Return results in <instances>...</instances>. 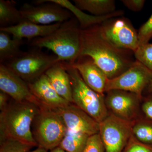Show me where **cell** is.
<instances>
[{
	"mask_svg": "<svg viewBox=\"0 0 152 152\" xmlns=\"http://www.w3.org/2000/svg\"><path fill=\"white\" fill-rule=\"evenodd\" d=\"M73 1L78 8L96 16L105 15L116 11L115 2L113 0H74Z\"/></svg>",
	"mask_w": 152,
	"mask_h": 152,
	"instance_id": "20",
	"label": "cell"
},
{
	"mask_svg": "<svg viewBox=\"0 0 152 152\" xmlns=\"http://www.w3.org/2000/svg\"><path fill=\"white\" fill-rule=\"evenodd\" d=\"M45 75L57 93L69 102L72 103L70 79L64 63H56L49 68Z\"/></svg>",
	"mask_w": 152,
	"mask_h": 152,
	"instance_id": "18",
	"label": "cell"
},
{
	"mask_svg": "<svg viewBox=\"0 0 152 152\" xmlns=\"http://www.w3.org/2000/svg\"><path fill=\"white\" fill-rule=\"evenodd\" d=\"M152 91V80L151 81L149 85L147 87L145 91Z\"/></svg>",
	"mask_w": 152,
	"mask_h": 152,
	"instance_id": "34",
	"label": "cell"
},
{
	"mask_svg": "<svg viewBox=\"0 0 152 152\" xmlns=\"http://www.w3.org/2000/svg\"><path fill=\"white\" fill-rule=\"evenodd\" d=\"M99 25L81 29L80 57L91 58L108 79L114 78L127 70L135 61L128 55L131 51L117 48L105 40L100 34Z\"/></svg>",
	"mask_w": 152,
	"mask_h": 152,
	"instance_id": "1",
	"label": "cell"
},
{
	"mask_svg": "<svg viewBox=\"0 0 152 152\" xmlns=\"http://www.w3.org/2000/svg\"><path fill=\"white\" fill-rule=\"evenodd\" d=\"M141 118L152 121V91L144 92L140 104Z\"/></svg>",
	"mask_w": 152,
	"mask_h": 152,
	"instance_id": "26",
	"label": "cell"
},
{
	"mask_svg": "<svg viewBox=\"0 0 152 152\" xmlns=\"http://www.w3.org/2000/svg\"><path fill=\"white\" fill-rule=\"evenodd\" d=\"M62 23H56L48 25L38 24L24 20L15 26L0 28V31L12 35L13 37L31 40L50 34L59 28Z\"/></svg>",
	"mask_w": 152,
	"mask_h": 152,
	"instance_id": "16",
	"label": "cell"
},
{
	"mask_svg": "<svg viewBox=\"0 0 152 152\" xmlns=\"http://www.w3.org/2000/svg\"><path fill=\"white\" fill-rule=\"evenodd\" d=\"M89 137L83 133L67 129L58 147L67 152H83Z\"/></svg>",
	"mask_w": 152,
	"mask_h": 152,
	"instance_id": "22",
	"label": "cell"
},
{
	"mask_svg": "<svg viewBox=\"0 0 152 152\" xmlns=\"http://www.w3.org/2000/svg\"><path fill=\"white\" fill-rule=\"evenodd\" d=\"M24 19L38 24L63 23L72 18V14L61 6L50 2L34 5L25 3L20 9Z\"/></svg>",
	"mask_w": 152,
	"mask_h": 152,
	"instance_id": "11",
	"label": "cell"
},
{
	"mask_svg": "<svg viewBox=\"0 0 152 152\" xmlns=\"http://www.w3.org/2000/svg\"><path fill=\"white\" fill-rule=\"evenodd\" d=\"M0 90L15 102L30 103L39 108L45 107L31 91L27 83L4 64H0Z\"/></svg>",
	"mask_w": 152,
	"mask_h": 152,
	"instance_id": "12",
	"label": "cell"
},
{
	"mask_svg": "<svg viewBox=\"0 0 152 152\" xmlns=\"http://www.w3.org/2000/svg\"><path fill=\"white\" fill-rule=\"evenodd\" d=\"M32 127V132L38 147L48 151L59 145L67 130L58 114L46 107L40 108Z\"/></svg>",
	"mask_w": 152,
	"mask_h": 152,
	"instance_id": "5",
	"label": "cell"
},
{
	"mask_svg": "<svg viewBox=\"0 0 152 152\" xmlns=\"http://www.w3.org/2000/svg\"><path fill=\"white\" fill-rule=\"evenodd\" d=\"M33 147L29 144L12 139L0 141V152H27Z\"/></svg>",
	"mask_w": 152,
	"mask_h": 152,
	"instance_id": "24",
	"label": "cell"
},
{
	"mask_svg": "<svg viewBox=\"0 0 152 152\" xmlns=\"http://www.w3.org/2000/svg\"><path fill=\"white\" fill-rule=\"evenodd\" d=\"M45 2L57 4L69 11L76 17L81 29H84L95 25L101 24L109 19L121 16L124 14L123 11L118 10L112 13L100 16H96L93 15H91L86 13L68 0H37L34 2L35 4Z\"/></svg>",
	"mask_w": 152,
	"mask_h": 152,
	"instance_id": "17",
	"label": "cell"
},
{
	"mask_svg": "<svg viewBox=\"0 0 152 152\" xmlns=\"http://www.w3.org/2000/svg\"><path fill=\"white\" fill-rule=\"evenodd\" d=\"M48 150L44 148H41V147H38L36 149L33 150V151H30L27 152H48Z\"/></svg>",
	"mask_w": 152,
	"mask_h": 152,
	"instance_id": "32",
	"label": "cell"
},
{
	"mask_svg": "<svg viewBox=\"0 0 152 152\" xmlns=\"http://www.w3.org/2000/svg\"><path fill=\"white\" fill-rule=\"evenodd\" d=\"M99 28L102 37L115 48L134 53L138 48V32L128 19L112 18L99 25Z\"/></svg>",
	"mask_w": 152,
	"mask_h": 152,
	"instance_id": "7",
	"label": "cell"
},
{
	"mask_svg": "<svg viewBox=\"0 0 152 152\" xmlns=\"http://www.w3.org/2000/svg\"><path fill=\"white\" fill-rule=\"evenodd\" d=\"M53 110L58 114L68 130L90 137L99 134V123L74 104Z\"/></svg>",
	"mask_w": 152,
	"mask_h": 152,
	"instance_id": "13",
	"label": "cell"
},
{
	"mask_svg": "<svg viewBox=\"0 0 152 152\" xmlns=\"http://www.w3.org/2000/svg\"><path fill=\"white\" fill-rule=\"evenodd\" d=\"M9 96L6 93L1 91L0 92V110L2 111L7 107L9 104Z\"/></svg>",
	"mask_w": 152,
	"mask_h": 152,
	"instance_id": "31",
	"label": "cell"
},
{
	"mask_svg": "<svg viewBox=\"0 0 152 152\" xmlns=\"http://www.w3.org/2000/svg\"><path fill=\"white\" fill-rule=\"evenodd\" d=\"M122 2L129 10L134 12L141 10L145 5V0H122Z\"/></svg>",
	"mask_w": 152,
	"mask_h": 152,
	"instance_id": "30",
	"label": "cell"
},
{
	"mask_svg": "<svg viewBox=\"0 0 152 152\" xmlns=\"http://www.w3.org/2000/svg\"><path fill=\"white\" fill-rule=\"evenodd\" d=\"M106 93L105 103L109 112L129 121H135L141 118L142 97L120 90H110Z\"/></svg>",
	"mask_w": 152,
	"mask_h": 152,
	"instance_id": "10",
	"label": "cell"
},
{
	"mask_svg": "<svg viewBox=\"0 0 152 152\" xmlns=\"http://www.w3.org/2000/svg\"><path fill=\"white\" fill-rule=\"evenodd\" d=\"M134 122L122 119L109 112L99 123V135L105 152H122L132 135Z\"/></svg>",
	"mask_w": 152,
	"mask_h": 152,
	"instance_id": "8",
	"label": "cell"
},
{
	"mask_svg": "<svg viewBox=\"0 0 152 152\" xmlns=\"http://www.w3.org/2000/svg\"><path fill=\"white\" fill-rule=\"evenodd\" d=\"M23 39L13 37L8 33L0 31V63L4 64L22 54Z\"/></svg>",
	"mask_w": 152,
	"mask_h": 152,
	"instance_id": "19",
	"label": "cell"
},
{
	"mask_svg": "<svg viewBox=\"0 0 152 152\" xmlns=\"http://www.w3.org/2000/svg\"><path fill=\"white\" fill-rule=\"evenodd\" d=\"M83 152H105L99 134L90 136Z\"/></svg>",
	"mask_w": 152,
	"mask_h": 152,
	"instance_id": "29",
	"label": "cell"
},
{
	"mask_svg": "<svg viewBox=\"0 0 152 152\" xmlns=\"http://www.w3.org/2000/svg\"><path fill=\"white\" fill-rule=\"evenodd\" d=\"M39 107L30 103H9L0 113V141L12 139L38 146L32 132V125Z\"/></svg>",
	"mask_w": 152,
	"mask_h": 152,
	"instance_id": "2",
	"label": "cell"
},
{
	"mask_svg": "<svg viewBox=\"0 0 152 152\" xmlns=\"http://www.w3.org/2000/svg\"><path fill=\"white\" fill-rule=\"evenodd\" d=\"M27 84L31 93L45 107L55 109L71 103L57 93L45 74L34 81Z\"/></svg>",
	"mask_w": 152,
	"mask_h": 152,
	"instance_id": "15",
	"label": "cell"
},
{
	"mask_svg": "<svg viewBox=\"0 0 152 152\" xmlns=\"http://www.w3.org/2000/svg\"><path fill=\"white\" fill-rule=\"evenodd\" d=\"M77 22L72 17L50 34L30 41V45L50 50L57 57V62L73 64L81 50V29Z\"/></svg>",
	"mask_w": 152,
	"mask_h": 152,
	"instance_id": "3",
	"label": "cell"
},
{
	"mask_svg": "<svg viewBox=\"0 0 152 152\" xmlns=\"http://www.w3.org/2000/svg\"><path fill=\"white\" fill-rule=\"evenodd\" d=\"M70 64L77 70L87 86L96 92L104 94L108 79L91 58L83 60V57H80L75 63Z\"/></svg>",
	"mask_w": 152,
	"mask_h": 152,
	"instance_id": "14",
	"label": "cell"
},
{
	"mask_svg": "<svg viewBox=\"0 0 152 152\" xmlns=\"http://www.w3.org/2000/svg\"><path fill=\"white\" fill-rule=\"evenodd\" d=\"M134 56L152 72V43H148L139 46L134 53Z\"/></svg>",
	"mask_w": 152,
	"mask_h": 152,
	"instance_id": "25",
	"label": "cell"
},
{
	"mask_svg": "<svg viewBox=\"0 0 152 152\" xmlns=\"http://www.w3.org/2000/svg\"><path fill=\"white\" fill-rule=\"evenodd\" d=\"M70 79L72 104L86 112L99 123L107 116L105 94L95 91L87 86L76 69L62 62Z\"/></svg>",
	"mask_w": 152,
	"mask_h": 152,
	"instance_id": "4",
	"label": "cell"
},
{
	"mask_svg": "<svg viewBox=\"0 0 152 152\" xmlns=\"http://www.w3.org/2000/svg\"><path fill=\"white\" fill-rule=\"evenodd\" d=\"M50 152H67L63 150L61 148H60L59 147H57L53 149L51 151H50Z\"/></svg>",
	"mask_w": 152,
	"mask_h": 152,
	"instance_id": "33",
	"label": "cell"
},
{
	"mask_svg": "<svg viewBox=\"0 0 152 152\" xmlns=\"http://www.w3.org/2000/svg\"><path fill=\"white\" fill-rule=\"evenodd\" d=\"M24 20L20 9H17L15 1H0V26L9 27L15 26Z\"/></svg>",
	"mask_w": 152,
	"mask_h": 152,
	"instance_id": "21",
	"label": "cell"
},
{
	"mask_svg": "<svg viewBox=\"0 0 152 152\" xmlns=\"http://www.w3.org/2000/svg\"><path fill=\"white\" fill-rule=\"evenodd\" d=\"M138 37L139 46L149 43L152 38V14L148 20L139 29Z\"/></svg>",
	"mask_w": 152,
	"mask_h": 152,
	"instance_id": "28",
	"label": "cell"
},
{
	"mask_svg": "<svg viewBox=\"0 0 152 152\" xmlns=\"http://www.w3.org/2000/svg\"><path fill=\"white\" fill-rule=\"evenodd\" d=\"M152 80V71L136 60L119 76L108 79L105 93L112 90H122L134 93L142 97Z\"/></svg>",
	"mask_w": 152,
	"mask_h": 152,
	"instance_id": "9",
	"label": "cell"
},
{
	"mask_svg": "<svg viewBox=\"0 0 152 152\" xmlns=\"http://www.w3.org/2000/svg\"><path fill=\"white\" fill-rule=\"evenodd\" d=\"M56 56H50L37 50L24 52L5 65L27 83H32L45 74L57 62Z\"/></svg>",
	"mask_w": 152,
	"mask_h": 152,
	"instance_id": "6",
	"label": "cell"
},
{
	"mask_svg": "<svg viewBox=\"0 0 152 152\" xmlns=\"http://www.w3.org/2000/svg\"><path fill=\"white\" fill-rule=\"evenodd\" d=\"M122 152H152V145L142 142L132 135Z\"/></svg>",
	"mask_w": 152,
	"mask_h": 152,
	"instance_id": "27",
	"label": "cell"
},
{
	"mask_svg": "<svg viewBox=\"0 0 152 152\" xmlns=\"http://www.w3.org/2000/svg\"><path fill=\"white\" fill-rule=\"evenodd\" d=\"M132 135L142 142L152 145V121L142 118L135 121Z\"/></svg>",
	"mask_w": 152,
	"mask_h": 152,
	"instance_id": "23",
	"label": "cell"
}]
</instances>
